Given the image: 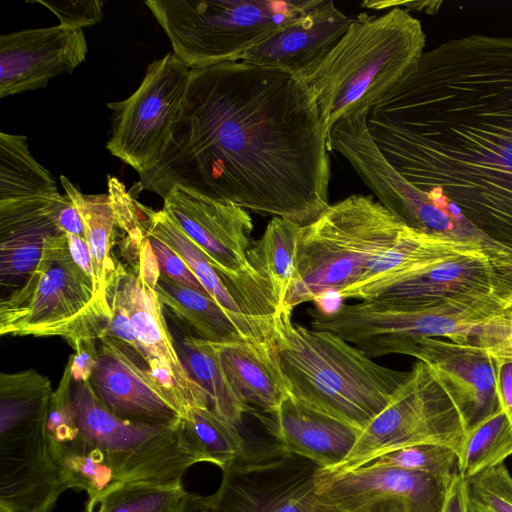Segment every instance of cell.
<instances>
[{"mask_svg": "<svg viewBox=\"0 0 512 512\" xmlns=\"http://www.w3.org/2000/svg\"><path fill=\"white\" fill-rule=\"evenodd\" d=\"M328 131L304 81L243 61L191 69L180 117L138 186L173 188L301 226L329 205Z\"/></svg>", "mask_w": 512, "mask_h": 512, "instance_id": "1", "label": "cell"}, {"mask_svg": "<svg viewBox=\"0 0 512 512\" xmlns=\"http://www.w3.org/2000/svg\"><path fill=\"white\" fill-rule=\"evenodd\" d=\"M366 122L420 195L512 249V37L472 34L424 52Z\"/></svg>", "mask_w": 512, "mask_h": 512, "instance_id": "2", "label": "cell"}, {"mask_svg": "<svg viewBox=\"0 0 512 512\" xmlns=\"http://www.w3.org/2000/svg\"><path fill=\"white\" fill-rule=\"evenodd\" d=\"M71 418L47 425L50 450L67 489L89 498L125 485L182 486L198 461L176 426H151L110 412L90 380L73 382Z\"/></svg>", "mask_w": 512, "mask_h": 512, "instance_id": "3", "label": "cell"}, {"mask_svg": "<svg viewBox=\"0 0 512 512\" xmlns=\"http://www.w3.org/2000/svg\"><path fill=\"white\" fill-rule=\"evenodd\" d=\"M273 341L291 397L363 430L393 400L406 380L338 335L307 328L282 308L272 317Z\"/></svg>", "mask_w": 512, "mask_h": 512, "instance_id": "4", "label": "cell"}, {"mask_svg": "<svg viewBox=\"0 0 512 512\" xmlns=\"http://www.w3.org/2000/svg\"><path fill=\"white\" fill-rule=\"evenodd\" d=\"M425 43L421 22L403 8L354 17L341 39L298 75L314 95L328 134L341 119L367 114L410 74Z\"/></svg>", "mask_w": 512, "mask_h": 512, "instance_id": "5", "label": "cell"}, {"mask_svg": "<svg viewBox=\"0 0 512 512\" xmlns=\"http://www.w3.org/2000/svg\"><path fill=\"white\" fill-rule=\"evenodd\" d=\"M407 225L371 195L353 194L329 204L301 226L297 276L283 308L316 300L356 283L391 248Z\"/></svg>", "mask_w": 512, "mask_h": 512, "instance_id": "6", "label": "cell"}, {"mask_svg": "<svg viewBox=\"0 0 512 512\" xmlns=\"http://www.w3.org/2000/svg\"><path fill=\"white\" fill-rule=\"evenodd\" d=\"M50 379L0 374V512H50L67 490L47 433Z\"/></svg>", "mask_w": 512, "mask_h": 512, "instance_id": "7", "label": "cell"}, {"mask_svg": "<svg viewBox=\"0 0 512 512\" xmlns=\"http://www.w3.org/2000/svg\"><path fill=\"white\" fill-rule=\"evenodd\" d=\"M320 0H148L174 55L190 69L241 61L244 54Z\"/></svg>", "mask_w": 512, "mask_h": 512, "instance_id": "8", "label": "cell"}, {"mask_svg": "<svg viewBox=\"0 0 512 512\" xmlns=\"http://www.w3.org/2000/svg\"><path fill=\"white\" fill-rule=\"evenodd\" d=\"M110 316L93 281L74 262L66 234L54 238L27 280L0 301V335L77 339L106 334Z\"/></svg>", "mask_w": 512, "mask_h": 512, "instance_id": "9", "label": "cell"}, {"mask_svg": "<svg viewBox=\"0 0 512 512\" xmlns=\"http://www.w3.org/2000/svg\"><path fill=\"white\" fill-rule=\"evenodd\" d=\"M308 313L311 328L332 332L374 358L403 354L411 344L425 338L474 344L500 313V307L496 300L450 302L428 308L370 300Z\"/></svg>", "mask_w": 512, "mask_h": 512, "instance_id": "10", "label": "cell"}, {"mask_svg": "<svg viewBox=\"0 0 512 512\" xmlns=\"http://www.w3.org/2000/svg\"><path fill=\"white\" fill-rule=\"evenodd\" d=\"M465 432L445 383L418 360L393 400L360 432L345 460L328 471H351L388 452L421 444L443 445L458 453Z\"/></svg>", "mask_w": 512, "mask_h": 512, "instance_id": "11", "label": "cell"}, {"mask_svg": "<svg viewBox=\"0 0 512 512\" xmlns=\"http://www.w3.org/2000/svg\"><path fill=\"white\" fill-rule=\"evenodd\" d=\"M191 69L174 53L150 63L145 76L127 99L107 103L113 112L106 149L138 175L162 158L186 97Z\"/></svg>", "mask_w": 512, "mask_h": 512, "instance_id": "12", "label": "cell"}, {"mask_svg": "<svg viewBox=\"0 0 512 512\" xmlns=\"http://www.w3.org/2000/svg\"><path fill=\"white\" fill-rule=\"evenodd\" d=\"M321 467L279 444L249 450L222 471L208 512H321L317 478Z\"/></svg>", "mask_w": 512, "mask_h": 512, "instance_id": "13", "label": "cell"}, {"mask_svg": "<svg viewBox=\"0 0 512 512\" xmlns=\"http://www.w3.org/2000/svg\"><path fill=\"white\" fill-rule=\"evenodd\" d=\"M454 476L396 467L342 473L321 468L317 495L323 506L338 512H443Z\"/></svg>", "mask_w": 512, "mask_h": 512, "instance_id": "14", "label": "cell"}, {"mask_svg": "<svg viewBox=\"0 0 512 512\" xmlns=\"http://www.w3.org/2000/svg\"><path fill=\"white\" fill-rule=\"evenodd\" d=\"M110 285L123 299L151 375L169 394L182 418L192 408H209L206 393L176 350L154 287L119 262Z\"/></svg>", "mask_w": 512, "mask_h": 512, "instance_id": "15", "label": "cell"}, {"mask_svg": "<svg viewBox=\"0 0 512 512\" xmlns=\"http://www.w3.org/2000/svg\"><path fill=\"white\" fill-rule=\"evenodd\" d=\"M90 378L104 406L117 417L151 426H176L182 416L148 364L122 341L102 336Z\"/></svg>", "mask_w": 512, "mask_h": 512, "instance_id": "16", "label": "cell"}, {"mask_svg": "<svg viewBox=\"0 0 512 512\" xmlns=\"http://www.w3.org/2000/svg\"><path fill=\"white\" fill-rule=\"evenodd\" d=\"M88 52L83 29L55 25L0 36V97L45 87L72 73Z\"/></svg>", "mask_w": 512, "mask_h": 512, "instance_id": "17", "label": "cell"}, {"mask_svg": "<svg viewBox=\"0 0 512 512\" xmlns=\"http://www.w3.org/2000/svg\"><path fill=\"white\" fill-rule=\"evenodd\" d=\"M428 364L445 383L466 430L499 408L496 359L483 347L441 338H425L403 353Z\"/></svg>", "mask_w": 512, "mask_h": 512, "instance_id": "18", "label": "cell"}, {"mask_svg": "<svg viewBox=\"0 0 512 512\" xmlns=\"http://www.w3.org/2000/svg\"><path fill=\"white\" fill-rule=\"evenodd\" d=\"M497 294L495 264L486 250H478L395 283L371 300L409 308H428L450 302L496 300Z\"/></svg>", "mask_w": 512, "mask_h": 512, "instance_id": "19", "label": "cell"}, {"mask_svg": "<svg viewBox=\"0 0 512 512\" xmlns=\"http://www.w3.org/2000/svg\"><path fill=\"white\" fill-rule=\"evenodd\" d=\"M353 21L332 0H320L303 16L251 47L241 61L298 76L327 53Z\"/></svg>", "mask_w": 512, "mask_h": 512, "instance_id": "20", "label": "cell"}, {"mask_svg": "<svg viewBox=\"0 0 512 512\" xmlns=\"http://www.w3.org/2000/svg\"><path fill=\"white\" fill-rule=\"evenodd\" d=\"M253 415L283 449L326 470L336 468L345 460L361 432L291 396L274 411Z\"/></svg>", "mask_w": 512, "mask_h": 512, "instance_id": "21", "label": "cell"}, {"mask_svg": "<svg viewBox=\"0 0 512 512\" xmlns=\"http://www.w3.org/2000/svg\"><path fill=\"white\" fill-rule=\"evenodd\" d=\"M478 250L486 249L475 243L406 226L397 242L379 255L356 283L337 294L341 299L368 301L395 283Z\"/></svg>", "mask_w": 512, "mask_h": 512, "instance_id": "22", "label": "cell"}, {"mask_svg": "<svg viewBox=\"0 0 512 512\" xmlns=\"http://www.w3.org/2000/svg\"><path fill=\"white\" fill-rule=\"evenodd\" d=\"M50 196L0 204V284L12 287L27 280L48 242L65 234Z\"/></svg>", "mask_w": 512, "mask_h": 512, "instance_id": "23", "label": "cell"}, {"mask_svg": "<svg viewBox=\"0 0 512 512\" xmlns=\"http://www.w3.org/2000/svg\"><path fill=\"white\" fill-rule=\"evenodd\" d=\"M153 287L163 308L202 340L211 343L274 342L272 318L230 314L209 295L161 274Z\"/></svg>", "mask_w": 512, "mask_h": 512, "instance_id": "24", "label": "cell"}, {"mask_svg": "<svg viewBox=\"0 0 512 512\" xmlns=\"http://www.w3.org/2000/svg\"><path fill=\"white\" fill-rule=\"evenodd\" d=\"M213 344L231 388L250 413L272 412L290 396L274 342Z\"/></svg>", "mask_w": 512, "mask_h": 512, "instance_id": "25", "label": "cell"}, {"mask_svg": "<svg viewBox=\"0 0 512 512\" xmlns=\"http://www.w3.org/2000/svg\"><path fill=\"white\" fill-rule=\"evenodd\" d=\"M60 181L66 194L77 206L84 224L85 236L94 264L96 302L111 316L107 291L117 267V261L112 256L114 232L117 226L110 197L108 193L82 194L64 175L60 176Z\"/></svg>", "mask_w": 512, "mask_h": 512, "instance_id": "26", "label": "cell"}, {"mask_svg": "<svg viewBox=\"0 0 512 512\" xmlns=\"http://www.w3.org/2000/svg\"><path fill=\"white\" fill-rule=\"evenodd\" d=\"M301 225L272 217L262 236L253 240L247 259L254 271L270 284L277 310L283 308L297 276V248Z\"/></svg>", "mask_w": 512, "mask_h": 512, "instance_id": "27", "label": "cell"}, {"mask_svg": "<svg viewBox=\"0 0 512 512\" xmlns=\"http://www.w3.org/2000/svg\"><path fill=\"white\" fill-rule=\"evenodd\" d=\"M178 428L190 453L199 462L226 470L243 458L249 448L239 427L209 408H192L181 418Z\"/></svg>", "mask_w": 512, "mask_h": 512, "instance_id": "28", "label": "cell"}, {"mask_svg": "<svg viewBox=\"0 0 512 512\" xmlns=\"http://www.w3.org/2000/svg\"><path fill=\"white\" fill-rule=\"evenodd\" d=\"M50 172L32 156L27 138L0 133V204L58 194Z\"/></svg>", "mask_w": 512, "mask_h": 512, "instance_id": "29", "label": "cell"}, {"mask_svg": "<svg viewBox=\"0 0 512 512\" xmlns=\"http://www.w3.org/2000/svg\"><path fill=\"white\" fill-rule=\"evenodd\" d=\"M181 353L189 374L206 393L209 408L240 427L243 415L250 410L231 388L215 345L196 336H186L181 341Z\"/></svg>", "mask_w": 512, "mask_h": 512, "instance_id": "30", "label": "cell"}, {"mask_svg": "<svg viewBox=\"0 0 512 512\" xmlns=\"http://www.w3.org/2000/svg\"><path fill=\"white\" fill-rule=\"evenodd\" d=\"M512 455V426L499 407L466 430L458 451V473L463 479L495 467Z\"/></svg>", "mask_w": 512, "mask_h": 512, "instance_id": "31", "label": "cell"}, {"mask_svg": "<svg viewBox=\"0 0 512 512\" xmlns=\"http://www.w3.org/2000/svg\"><path fill=\"white\" fill-rule=\"evenodd\" d=\"M189 495L183 485H125L89 498L85 512H175Z\"/></svg>", "mask_w": 512, "mask_h": 512, "instance_id": "32", "label": "cell"}, {"mask_svg": "<svg viewBox=\"0 0 512 512\" xmlns=\"http://www.w3.org/2000/svg\"><path fill=\"white\" fill-rule=\"evenodd\" d=\"M361 467H396L437 476L452 477L458 473V453L454 449L443 445H414L383 454Z\"/></svg>", "mask_w": 512, "mask_h": 512, "instance_id": "33", "label": "cell"}, {"mask_svg": "<svg viewBox=\"0 0 512 512\" xmlns=\"http://www.w3.org/2000/svg\"><path fill=\"white\" fill-rule=\"evenodd\" d=\"M465 512H512V475L501 463L464 479Z\"/></svg>", "mask_w": 512, "mask_h": 512, "instance_id": "34", "label": "cell"}, {"mask_svg": "<svg viewBox=\"0 0 512 512\" xmlns=\"http://www.w3.org/2000/svg\"><path fill=\"white\" fill-rule=\"evenodd\" d=\"M107 183L116 226L126 232L127 248H134L139 252L145 239L141 223L140 203L117 178L108 176Z\"/></svg>", "mask_w": 512, "mask_h": 512, "instance_id": "35", "label": "cell"}, {"mask_svg": "<svg viewBox=\"0 0 512 512\" xmlns=\"http://www.w3.org/2000/svg\"><path fill=\"white\" fill-rule=\"evenodd\" d=\"M48 8L59 19L60 25L83 29L100 23L103 19V1L98 0H63V1H28Z\"/></svg>", "mask_w": 512, "mask_h": 512, "instance_id": "36", "label": "cell"}, {"mask_svg": "<svg viewBox=\"0 0 512 512\" xmlns=\"http://www.w3.org/2000/svg\"><path fill=\"white\" fill-rule=\"evenodd\" d=\"M145 237L150 243L161 275L209 295L188 265L170 246L155 236L145 234Z\"/></svg>", "mask_w": 512, "mask_h": 512, "instance_id": "37", "label": "cell"}, {"mask_svg": "<svg viewBox=\"0 0 512 512\" xmlns=\"http://www.w3.org/2000/svg\"><path fill=\"white\" fill-rule=\"evenodd\" d=\"M107 299L110 305L111 316L105 335L122 341L134 349L144 360L143 351L134 333L126 306L113 285H110L108 288Z\"/></svg>", "mask_w": 512, "mask_h": 512, "instance_id": "38", "label": "cell"}, {"mask_svg": "<svg viewBox=\"0 0 512 512\" xmlns=\"http://www.w3.org/2000/svg\"><path fill=\"white\" fill-rule=\"evenodd\" d=\"M95 337L77 339L70 346L75 353L68 359L73 382L90 380L98 361V349Z\"/></svg>", "mask_w": 512, "mask_h": 512, "instance_id": "39", "label": "cell"}, {"mask_svg": "<svg viewBox=\"0 0 512 512\" xmlns=\"http://www.w3.org/2000/svg\"><path fill=\"white\" fill-rule=\"evenodd\" d=\"M55 216L59 228L65 234L85 236V228L79 210L67 195H59L56 199Z\"/></svg>", "mask_w": 512, "mask_h": 512, "instance_id": "40", "label": "cell"}, {"mask_svg": "<svg viewBox=\"0 0 512 512\" xmlns=\"http://www.w3.org/2000/svg\"><path fill=\"white\" fill-rule=\"evenodd\" d=\"M496 394L499 407L512 426V360L497 361Z\"/></svg>", "mask_w": 512, "mask_h": 512, "instance_id": "41", "label": "cell"}, {"mask_svg": "<svg viewBox=\"0 0 512 512\" xmlns=\"http://www.w3.org/2000/svg\"><path fill=\"white\" fill-rule=\"evenodd\" d=\"M498 294L496 302L501 314L512 321V259L497 268Z\"/></svg>", "mask_w": 512, "mask_h": 512, "instance_id": "42", "label": "cell"}, {"mask_svg": "<svg viewBox=\"0 0 512 512\" xmlns=\"http://www.w3.org/2000/svg\"><path fill=\"white\" fill-rule=\"evenodd\" d=\"M70 254L74 262L85 272L93 281L95 289V271L92 255L86 238L66 234Z\"/></svg>", "mask_w": 512, "mask_h": 512, "instance_id": "43", "label": "cell"}, {"mask_svg": "<svg viewBox=\"0 0 512 512\" xmlns=\"http://www.w3.org/2000/svg\"><path fill=\"white\" fill-rule=\"evenodd\" d=\"M442 4L441 1H388V0H377V1H364L361 3L362 6L374 9H392L395 7L403 8L407 11H421L429 14L436 13Z\"/></svg>", "mask_w": 512, "mask_h": 512, "instance_id": "44", "label": "cell"}, {"mask_svg": "<svg viewBox=\"0 0 512 512\" xmlns=\"http://www.w3.org/2000/svg\"><path fill=\"white\" fill-rule=\"evenodd\" d=\"M443 512H465L464 479L459 473L452 480Z\"/></svg>", "mask_w": 512, "mask_h": 512, "instance_id": "45", "label": "cell"}, {"mask_svg": "<svg viewBox=\"0 0 512 512\" xmlns=\"http://www.w3.org/2000/svg\"><path fill=\"white\" fill-rule=\"evenodd\" d=\"M175 512H208L207 498L191 494Z\"/></svg>", "mask_w": 512, "mask_h": 512, "instance_id": "46", "label": "cell"}, {"mask_svg": "<svg viewBox=\"0 0 512 512\" xmlns=\"http://www.w3.org/2000/svg\"><path fill=\"white\" fill-rule=\"evenodd\" d=\"M321 512H338V511H335V510H333V509H330V508H327V507H326V508H325L323 511H321Z\"/></svg>", "mask_w": 512, "mask_h": 512, "instance_id": "47", "label": "cell"}]
</instances>
